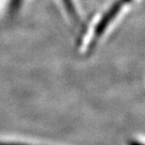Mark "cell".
I'll return each mask as SVG.
<instances>
[{"mask_svg": "<svg viewBox=\"0 0 145 145\" xmlns=\"http://www.w3.org/2000/svg\"><path fill=\"white\" fill-rule=\"evenodd\" d=\"M0 145H25V144H19V143H0Z\"/></svg>", "mask_w": 145, "mask_h": 145, "instance_id": "cell-1", "label": "cell"}, {"mask_svg": "<svg viewBox=\"0 0 145 145\" xmlns=\"http://www.w3.org/2000/svg\"><path fill=\"white\" fill-rule=\"evenodd\" d=\"M132 145H142V144H138V143H134V144H132Z\"/></svg>", "mask_w": 145, "mask_h": 145, "instance_id": "cell-2", "label": "cell"}]
</instances>
